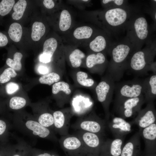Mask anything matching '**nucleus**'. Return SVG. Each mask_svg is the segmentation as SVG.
Listing matches in <instances>:
<instances>
[{
	"label": "nucleus",
	"mask_w": 156,
	"mask_h": 156,
	"mask_svg": "<svg viewBox=\"0 0 156 156\" xmlns=\"http://www.w3.org/2000/svg\"><path fill=\"white\" fill-rule=\"evenodd\" d=\"M137 10L129 5L96 11L98 26L111 36H116L121 31L125 30L128 21Z\"/></svg>",
	"instance_id": "nucleus-1"
},
{
	"label": "nucleus",
	"mask_w": 156,
	"mask_h": 156,
	"mask_svg": "<svg viewBox=\"0 0 156 156\" xmlns=\"http://www.w3.org/2000/svg\"><path fill=\"white\" fill-rule=\"evenodd\" d=\"M135 51L129 40L125 37L119 42H114L107 53L111 59L107 67V74L114 81L122 78L127 70L128 60L131 54Z\"/></svg>",
	"instance_id": "nucleus-2"
},
{
	"label": "nucleus",
	"mask_w": 156,
	"mask_h": 156,
	"mask_svg": "<svg viewBox=\"0 0 156 156\" xmlns=\"http://www.w3.org/2000/svg\"><path fill=\"white\" fill-rule=\"evenodd\" d=\"M11 120L12 127L25 135L54 142L58 141L53 131L42 125L32 115L24 112H17L13 116Z\"/></svg>",
	"instance_id": "nucleus-3"
},
{
	"label": "nucleus",
	"mask_w": 156,
	"mask_h": 156,
	"mask_svg": "<svg viewBox=\"0 0 156 156\" xmlns=\"http://www.w3.org/2000/svg\"><path fill=\"white\" fill-rule=\"evenodd\" d=\"M137 10L130 17L125 28V37L135 50L141 49L144 45L152 41L151 30L147 20L144 15Z\"/></svg>",
	"instance_id": "nucleus-4"
},
{
	"label": "nucleus",
	"mask_w": 156,
	"mask_h": 156,
	"mask_svg": "<svg viewBox=\"0 0 156 156\" xmlns=\"http://www.w3.org/2000/svg\"><path fill=\"white\" fill-rule=\"evenodd\" d=\"M156 54L155 41H152L144 48L132 52L128 60L127 70L138 76L145 75L151 70Z\"/></svg>",
	"instance_id": "nucleus-5"
},
{
	"label": "nucleus",
	"mask_w": 156,
	"mask_h": 156,
	"mask_svg": "<svg viewBox=\"0 0 156 156\" xmlns=\"http://www.w3.org/2000/svg\"><path fill=\"white\" fill-rule=\"evenodd\" d=\"M143 80L135 78L115 83L114 105L125 99L137 97L143 94Z\"/></svg>",
	"instance_id": "nucleus-6"
},
{
	"label": "nucleus",
	"mask_w": 156,
	"mask_h": 156,
	"mask_svg": "<svg viewBox=\"0 0 156 156\" xmlns=\"http://www.w3.org/2000/svg\"><path fill=\"white\" fill-rule=\"evenodd\" d=\"M115 81L108 74L100 82L95 88L98 101L103 107L105 115V120L107 122L111 115L109 106L112 100L115 87Z\"/></svg>",
	"instance_id": "nucleus-7"
},
{
	"label": "nucleus",
	"mask_w": 156,
	"mask_h": 156,
	"mask_svg": "<svg viewBox=\"0 0 156 156\" xmlns=\"http://www.w3.org/2000/svg\"><path fill=\"white\" fill-rule=\"evenodd\" d=\"M145 103L142 94L135 97L125 99L114 106V110L118 116L125 119L137 115Z\"/></svg>",
	"instance_id": "nucleus-8"
},
{
	"label": "nucleus",
	"mask_w": 156,
	"mask_h": 156,
	"mask_svg": "<svg viewBox=\"0 0 156 156\" xmlns=\"http://www.w3.org/2000/svg\"><path fill=\"white\" fill-rule=\"evenodd\" d=\"M107 127L106 121L94 114L78 120L73 126L76 129L104 136Z\"/></svg>",
	"instance_id": "nucleus-9"
},
{
	"label": "nucleus",
	"mask_w": 156,
	"mask_h": 156,
	"mask_svg": "<svg viewBox=\"0 0 156 156\" xmlns=\"http://www.w3.org/2000/svg\"><path fill=\"white\" fill-rule=\"evenodd\" d=\"M76 135L81 140L89 155H100L101 147L105 141L104 136L80 130Z\"/></svg>",
	"instance_id": "nucleus-10"
},
{
	"label": "nucleus",
	"mask_w": 156,
	"mask_h": 156,
	"mask_svg": "<svg viewBox=\"0 0 156 156\" xmlns=\"http://www.w3.org/2000/svg\"><path fill=\"white\" fill-rule=\"evenodd\" d=\"M114 42L111 36L103 30H99L86 45L91 52L108 53Z\"/></svg>",
	"instance_id": "nucleus-11"
},
{
	"label": "nucleus",
	"mask_w": 156,
	"mask_h": 156,
	"mask_svg": "<svg viewBox=\"0 0 156 156\" xmlns=\"http://www.w3.org/2000/svg\"><path fill=\"white\" fill-rule=\"evenodd\" d=\"M156 111L154 102L146 103V107L141 109L131 122L142 129L156 122Z\"/></svg>",
	"instance_id": "nucleus-12"
},
{
	"label": "nucleus",
	"mask_w": 156,
	"mask_h": 156,
	"mask_svg": "<svg viewBox=\"0 0 156 156\" xmlns=\"http://www.w3.org/2000/svg\"><path fill=\"white\" fill-rule=\"evenodd\" d=\"M99 30L93 26L87 25L75 27L70 33V39L74 44L72 45L86 44Z\"/></svg>",
	"instance_id": "nucleus-13"
},
{
	"label": "nucleus",
	"mask_w": 156,
	"mask_h": 156,
	"mask_svg": "<svg viewBox=\"0 0 156 156\" xmlns=\"http://www.w3.org/2000/svg\"><path fill=\"white\" fill-rule=\"evenodd\" d=\"M59 141L62 147L68 153L89 155L81 140L77 135L62 136Z\"/></svg>",
	"instance_id": "nucleus-14"
},
{
	"label": "nucleus",
	"mask_w": 156,
	"mask_h": 156,
	"mask_svg": "<svg viewBox=\"0 0 156 156\" xmlns=\"http://www.w3.org/2000/svg\"><path fill=\"white\" fill-rule=\"evenodd\" d=\"M106 122L115 138H123L131 131L132 123L121 117H114Z\"/></svg>",
	"instance_id": "nucleus-15"
},
{
	"label": "nucleus",
	"mask_w": 156,
	"mask_h": 156,
	"mask_svg": "<svg viewBox=\"0 0 156 156\" xmlns=\"http://www.w3.org/2000/svg\"><path fill=\"white\" fill-rule=\"evenodd\" d=\"M138 131L144 141V154L156 152V122Z\"/></svg>",
	"instance_id": "nucleus-16"
},
{
	"label": "nucleus",
	"mask_w": 156,
	"mask_h": 156,
	"mask_svg": "<svg viewBox=\"0 0 156 156\" xmlns=\"http://www.w3.org/2000/svg\"><path fill=\"white\" fill-rule=\"evenodd\" d=\"M56 26L58 31L62 34L68 32L73 25V18L68 8L62 5L58 12Z\"/></svg>",
	"instance_id": "nucleus-17"
},
{
	"label": "nucleus",
	"mask_w": 156,
	"mask_h": 156,
	"mask_svg": "<svg viewBox=\"0 0 156 156\" xmlns=\"http://www.w3.org/2000/svg\"><path fill=\"white\" fill-rule=\"evenodd\" d=\"M53 131L62 136L68 134L71 116L58 110L53 112Z\"/></svg>",
	"instance_id": "nucleus-18"
},
{
	"label": "nucleus",
	"mask_w": 156,
	"mask_h": 156,
	"mask_svg": "<svg viewBox=\"0 0 156 156\" xmlns=\"http://www.w3.org/2000/svg\"><path fill=\"white\" fill-rule=\"evenodd\" d=\"M124 138H115L105 140L100 155L103 156H120L124 145Z\"/></svg>",
	"instance_id": "nucleus-19"
},
{
	"label": "nucleus",
	"mask_w": 156,
	"mask_h": 156,
	"mask_svg": "<svg viewBox=\"0 0 156 156\" xmlns=\"http://www.w3.org/2000/svg\"><path fill=\"white\" fill-rule=\"evenodd\" d=\"M16 139V144L1 143L0 145L7 156H26L30 145L23 140L17 138Z\"/></svg>",
	"instance_id": "nucleus-20"
},
{
	"label": "nucleus",
	"mask_w": 156,
	"mask_h": 156,
	"mask_svg": "<svg viewBox=\"0 0 156 156\" xmlns=\"http://www.w3.org/2000/svg\"><path fill=\"white\" fill-rule=\"evenodd\" d=\"M140 136L135 132L124 144L120 156H139L141 152Z\"/></svg>",
	"instance_id": "nucleus-21"
},
{
	"label": "nucleus",
	"mask_w": 156,
	"mask_h": 156,
	"mask_svg": "<svg viewBox=\"0 0 156 156\" xmlns=\"http://www.w3.org/2000/svg\"><path fill=\"white\" fill-rule=\"evenodd\" d=\"M109 62L106 53H93L89 54L86 58V64L89 68H98V70H104L107 67Z\"/></svg>",
	"instance_id": "nucleus-22"
},
{
	"label": "nucleus",
	"mask_w": 156,
	"mask_h": 156,
	"mask_svg": "<svg viewBox=\"0 0 156 156\" xmlns=\"http://www.w3.org/2000/svg\"><path fill=\"white\" fill-rule=\"evenodd\" d=\"M143 93L145 103L154 102L156 98V74L143 79Z\"/></svg>",
	"instance_id": "nucleus-23"
},
{
	"label": "nucleus",
	"mask_w": 156,
	"mask_h": 156,
	"mask_svg": "<svg viewBox=\"0 0 156 156\" xmlns=\"http://www.w3.org/2000/svg\"><path fill=\"white\" fill-rule=\"evenodd\" d=\"M64 46L62 38L59 36L49 38L43 43L42 54L51 59L55 52Z\"/></svg>",
	"instance_id": "nucleus-24"
},
{
	"label": "nucleus",
	"mask_w": 156,
	"mask_h": 156,
	"mask_svg": "<svg viewBox=\"0 0 156 156\" xmlns=\"http://www.w3.org/2000/svg\"><path fill=\"white\" fill-rule=\"evenodd\" d=\"M72 48V51L69 55L68 59L72 66L77 68L80 66L86 57L85 54L79 49L76 47Z\"/></svg>",
	"instance_id": "nucleus-25"
},
{
	"label": "nucleus",
	"mask_w": 156,
	"mask_h": 156,
	"mask_svg": "<svg viewBox=\"0 0 156 156\" xmlns=\"http://www.w3.org/2000/svg\"><path fill=\"white\" fill-rule=\"evenodd\" d=\"M46 32V27L43 22H35L32 26L31 38L34 41H38L44 36Z\"/></svg>",
	"instance_id": "nucleus-26"
},
{
	"label": "nucleus",
	"mask_w": 156,
	"mask_h": 156,
	"mask_svg": "<svg viewBox=\"0 0 156 156\" xmlns=\"http://www.w3.org/2000/svg\"><path fill=\"white\" fill-rule=\"evenodd\" d=\"M10 119L0 118V142L7 143L9 140V130L12 127Z\"/></svg>",
	"instance_id": "nucleus-27"
},
{
	"label": "nucleus",
	"mask_w": 156,
	"mask_h": 156,
	"mask_svg": "<svg viewBox=\"0 0 156 156\" xmlns=\"http://www.w3.org/2000/svg\"><path fill=\"white\" fill-rule=\"evenodd\" d=\"M8 33L10 38L13 41L18 42L21 40L22 36V27L18 23H13L10 25Z\"/></svg>",
	"instance_id": "nucleus-28"
},
{
	"label": "nucleus",
	"mask_w": 156,
	"mask_h": 156,
	"mask_svg": "<svg viewBox=\"0 0 156 156\" xmlns=\"http://www.w3.org/2000/svg\"><path fill=\"white\" fill-rule=\"evenodd\" d=\"M27 5L25 0H20L14 5V12L12 14V18L15 20L20 19L23 17Z\"/></svg>",
	"instance_id": "nucleus-29"
},
{
	"label": "nucleus",
	"mask_w": 156,
	"mask_h": 156,
	"mask_svg": "<svg viewBox=\"0 0 156 156\" xmlns=\"http://www.w3.org/2000/svg\"><path fill=\"white\" fill-rule=\"evenodd\" d=\"M101 2L105 9L124 7L129 5L127 0H102Z\"/></svg>",
	"instance_id": "nucleus-30"
},
{
	"label": "nucleus",
	"mask_w": 156,
	"mask_h": 156,
	"mask_svg": "<svg viewBox=\"0 0 156 156\" xmlns=\"http://www.w3.org/2000/svg\"><path fill=\"white\" fill-rule=\"evenodd\" d=\"M27 103V101L25 98L21 97L15 96L10 99L9 102L8 106L11 109L17 110L24 107Z\"/></svg>",
	"instance_id": "nucleus-31"
},
{
	"label": "nucleus",
	"mask_w": 156,
	"mask_h": 156,
	"mask_svg": "<svg viewBox=\"0 0 156 156\" xmlns=\"http://www.w3.org/2000/svg\"><path fill=\"white\" fill-rule=\"evenodd\" d=\"M23 55L20 52H16L14 55L13 59L8 58L6 60L7 64L15 70L19 71L21 70L22 65L21 62Z\"/></svg>",
	"instance_id": "nucleus-32"
},
{
	"label": "nucleus",
	"mask_w": 156,
	"mask_h": 156,
	"mask_svg": "<svg viewBox=\"0 0 156 156\" xmlns=\"http://www.w3.org/2000/svg\"><path fill=\"white\" fill-rule=\"evenodd\" d=\"M60 79V76L58 74L52 72L42 76L39 78V81L41 83L50 86L54 83L58 82Z\"/></svg>",
	"instance_id": "nucleus-33"
},
{
	"label": "nucleus",
	"mask_w": 156,
	"mask_h": 156,
	"mask_svg": "<svg viewBox=\"0 0 156 156\" xmlns=\"http://www.w3.org/2000/svg\"><path fill=\"white\" fill-rule=\"evenodd\" d=\"M77 79L78 83L81 85L86 87H90L93 85L94 80L91 78H87L88 74L84 72L79 71L76 74Z\"/></svg>",
	"instance_id": "nucleus-34"
},
{
	"label": "nucleus",
	"mask_w": 156,
	"mask_h": 156,
	"mask_svg": "<svg viewBox=\"0 0 156 156\" xmlns=\"http://www.w3.org/2000/svg\"><path fill=\"white\" fill-rule=\"evenodd\" d=\"M68 83L64 81H59L55 83L52 86V92L54 94H56L59 92L62 91L66 94H69L71 91L69 88Z\"/></svg>",
	"instance_id": "nucleus-35"
},
{
	"label": "nucleus",
	"mask_w": 156,
	"mask_h": 156,
	"mask_svg": "<svg viewBox=\"0 0 156 156\" xmlns=\"http://www.w3.org/2000/svg\"><path fill=\"white\" fill-rule=\"evenodd\" d=\"M26 156H58L55 153L32 147L30 145L28 149Z\"/></svg>",
	"instance_id": "nucleus-36"
},
{
	"label": "nucleus",
	"mask_w": 156,
	"mask_h": 156,
	"mask_svg": "<svg viewBox=\"0 0 156 156\" xmlns=\"http://www.w3.org/2000/svg\"><path fill=\"white\" fill-rule=\"evenodd\" d=\"M15 3L14 0H2L0 2V15L4 16L11 11Z\"/></svg>",
	"instance_id": "nucleus-37"
},
{
	"label": "nucleus",
	"mask_w": 156,
	"mask_h": 156,
	"mask_svg": "<svg viewBox=\"0 0 156 156\" xmlns=\"http://www.w3.org/2000/svg\"><path fill=\"white\" fill-rule=\"evenodd\" d=\"M17 74L15 70L11 68L5 69L0 75V83H3L8 82L11 78L16 77Z\"/></svg>",
	"instance_id": "nucleus-38"
},
{
	"label": "nucleus",
	"mask_w": 156,
	"mask_h": 156,
	"mask_svg": "<svg viewBox=\"0 0 156 156\" xmlns=\"http://www.w3.org/2000/svg\"><path fill=\"white\" fill-rule=\"evenodd\" d=\"M18 85L16 83L10 82L8 83L5 86V90L8 94H12L19 89Z\"/></svg>",
	"instance_id": "nucleus-39"
},
{
	"label": "nucleus",
	"mask_w": 156,
	"mask_h": 156,
	"mask_svg": "<svg viewBox=\"0 0 156 156\" xmlns=\"http://www.w3.org/2000/svg\"><path fill=\"white\" fill-rule=\"evenodd\" d=\"M43 4L46 8L49 9L53 8L55 6V2L52 0H44L43 1Z\"/></svg>",
	"instance_id": "nucleus-40"
},
{
	"label": "nucleus",
	"mask_w": 156,
	"mask_h": 156,
	"mask_svg": "<svg viewBox=\"0 0 156 156\" xmlns=\"http://www.w3.org/2000/svg\"><path fill=\"white\" fill-rule=\"evenodd\" d=\"M8 40L7 36L0 32V47L5 46L8 44Z\"/></svg>",
	"instance_id": "nucleus-41"
},
{
	"label": "nucleus",
	"mask_w": 156,
	"mask_h": 156,
	"mask_svg": "<svg viewBox=\"0 0 156 156\" xmlns=\"http://www.w3.org/2000/svg\"><path fill=\"white\" fill-rule=\"evenodd\" d=\"M37 70L38 73L44 75L49 73V71L48 67L44 65L39 66Z\"/></svg>",
	"instance_id": "nucleus-42"
},
{
	"label": "nucleus",
	"mask_w": 156,
	"mask_h": 156,
	"mask_svg": "<svg viewBox=\"0 0 156 156\" xmlns=\"http://www.w3.org/2000/svg\"><path fill=\"white\" fill-rule=\"evenodd\" d=\"M39 60L41 62L44 63H47L51 61V59L42 53L40 55Z\"/></svg>",
	"instance_id": "nucleus-43"
},
{
	"label": "nucleus",
	"mask_w": 156,
	"mask_h": 156,
	"mask_svg": "<svg viewBox=\"0 0 156 156\" xmlns=\"http://www.w3.org/2000/svg\"><path fill=\"white\" fill-rule=\"evenodd\" d=\"M0 156H7L0 145Z\"/></svg>",
	"instance_id": "nucleus-44"
},
{
	"label": "nucleus",
	"mask_w": 156,
	"mask_h": 156,
	"mask_svg": "<svg viewBox=\"0 0 156 156\" xmlns=\"http://www.w3.org/2000/svg\"><path fill=\"white\" fill-rule=\"evenodd\" d=\"M144 156H156V152L149 154H144Z\"/></svg>",
	"instance_id": "nucleus-45"
},
{
	"label": "nucleus",
	"mask_w": 156,
	"mask_h": 156,
	"mask_svg": "<svg viewBox=\"0 0 156 156\" xmlns=\"http://www.w3.org/2000/svg\"><path fill=\"white\" fill-rule=\"evenodd\" d=\"M88 156H103L101 155H97V156L94 155H88Z\"/></svg>",
	"instance_id": "nucleus-46"
}]
</instances>
